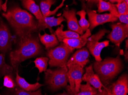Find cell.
Segmentation results:
<instances>
[{"label": "cell", "instance_id": "1", "mask_svg": "<svg viewBox=\"0 0 128 95\" xmlns=\"http://www.w3.org/2000/svg\"><path fill=\"white\" fill-rule=\"evenodd\" d=\"M2 16L13 28L18 39L38 31V22L30 13L18 6L12 7Z\"/></svg>", "mask_w": 128, "mask_h": 95}, {"label": "cell", "instance_id": "2", "mask_svg": "<svg viewBox=\"0 0 128 95\" xmlns=\"http://www.w3.org/2000/svg\"><path fill=\"white\" fill-rule=\"evenodd\" d=\"M18 47L10 54L11 63L14 70L18 69L21 63L39 55L42 52L38 38L32 34L18 39Z\"/></svg>", "mask_w": 128, "mask_h": 95}, {"label": "cell", "instance_id": "3", "mask_svg": "<svg viewBox=\"0 0 128 95\" xmlns=\"http://www.w3.org/2000/svg\"><path fill=\"white\" fill-rule=\"evenodd\" d=\"M123 65L119 56L116 58H108L100 62L96 61L93 68L102 83L107 84L122 70Z\"/></svg>", "mask_w": 128, "mask_h": 95}, {"label": "cell", "instance_id": "4", "mask_svg": "<svg viewBox=\"0 0 128 95\" xmlns=\"http://www.w3.org/2000/svg\"><path fill=\"white\" fill-rule=\"evenodd\" d=\"M74 50L62 42L59 45L48 50L46 55L49 59L50 66L51 67H67L70 55Z\"/></svg>", "mask_w": 128, "mask_h": 95}, {"label": "cell", "instance_id": "5", "mask_svg": "<svg viewBox=\"0 0 128 95\" xmlns=\"http://www.w3.org/2000/svg\"><path fill=\"white\" fill-rule=\"evenodd\" d=\"M68 69L67 67L48 69L44 72L46 84L52 90H57L68 85Z\"/></svg>", "mask_w": 128, "mask_h": 95}, {"label": "cell", "instance_id": "6", "mask_svg": "<svg viewBox=\"0 0 128 95\" xmlns=\"http://www.w3.org/2000/svg\"><path fill=\"white\" fill-rule=\"evenodd\" d=\"M110 32L109 30L105 29H100L96 34L90 36L88 38L86 47L89 49L91 55L94 56L96 61L100 62L102 61L100 57V53L102 49L109 45V41L105 40L100 42L106 33Z\"/></svg>", "mask_w": 128, "mask_h": 95}, {"label": "cell", "instance_id": "7", "mask_svg": "<svg viewBox=\"0 0 128 95\" xmlns=\"http://www.w3.org/2000/svg\"><path fill=\"white\" fill-rule=\"evenodd\" d=\"M84 10H86V13L88 15L89 23H90V31L92 30L95 27L100 25L108 22H114L118 21V18L111 13L100 14L88 8L85 5H83Z\"/></svg>", "mask_w": 128, "mask_h": 95}, {"label": "cell", "instance_id": "8", "mask_svg": "<svg viewBox=\"0 0 128 95\" xmlns=\"http://www.w3.org/2000/svg\"><path fill=\"white\" fill-rule=\"evenodd\" d=\"M110 26L112 31L107 36V38L119 47L121 43L128 37V25L118 23Z\"/></svg>", "mask_w": 128, "mask_h": 95}, {"label": "cell", "instance_id": "9", "mask_svg": "<svg viewBox=\"0 0 128 95\" xmlns=\"http://www.w3.org/2000/svg\"><path fill=\"white\" fill-rule=\"evenodd\" d=\"M68 80L70 86L72 89H75L76 91L78 93L80 91V87L82 81V77L84 70L78 65H72L67 67Z\"/></svg>", "mask_w": 128, "mask_h": 95}, {"label": "cell", "instance_id": "10", "mask_svg": "<svg viewBox=\"0 0 128 95\" xmlns=\"http://www.w3.org/2000/svg\"><path fill=\"white\" fill-rule=\"evenodd\" d=\"M12 37L7 25L0 18V52L5 54L12 49Z\"/></svg>", "mask_w": 128, "mask_h": 95}, {"label": "cell", "instance_id": "11", "mask_svg": "<svg viewBox=\"0 0 128 95\" xmlns=\"http://www.w3.org/2000/svg\"><path fill=\"white\" fill-rule=\"evenodd\" d=\"M90 53L87 48L84 47L75 52L68 61L67 67L72 65H77L84 68L90 62Z\"/></svg>", "mask_w": 128, "mask_h": 95}, {"label": "cell", "instance_id": "12", "mask_svg": "<svg viewBox=\"0 0 128 95\" xmlns=\"http://www.w3.org/2000/svg\"><path fill=\"white\" fill-rule=\"evenodd\" d=\"M76 10L75 9L69 10L66 8L63 10L62 16L64 17L67 22L68 28L69 31L77 33L80 35H83L84 33L82 32L81 28L79 26L77 18L76 17Z\"/></svg>", "mask_w": 128, "mask_h": 95}, {"label": "cell", "instance_id": "13", "mask_svg": "<svg viewBox=\"0 0 128 95\" xmlns=\"http://www.w3.org/2000/svg\"><path fill=\"white\" fill-rule=\"evenodd\" d=\"M112 95H127L128 93V75H122L117 81L109 88Z\"/></svg>", "mask_w": 128, "mask_h": 95}, {"label": "cell", "instance_id": "14", "mask_svg": "<svg viewBox=\"0 0 128 95\" xmlns=\"http://www.w3.org/2000/svg\"><path fill=\"white\" fill-rule=\"evenodd\" d=\"M82 81L88 82L90 85L98 89L100 92L102 91V88H105L100 81L98 76L94 73L92 65L86 68V73L82 76Z\"/></svg>", "mask_w": 128, "mask_h": 95}, {"label": "cell", "instance_id": "15", "mask_svg": "<svg viewBox=\"0 0 128 95\" xmlns=\"http://www.w3.org/2000/svg\"><path fill=\"white\" fill-rule=\"evenodd\" d=\"M66 20L62 16H60L58 18L53 17H44L43 20L38 21L37 28L38 31H44L46 29H49L51 33H53L54 30L52 29L54 26H56L61 25L63 21H66Z\"/></svg>", "mask_w": 128, "mask_h": 95}, {"label": "cell", "instance_id": "16", "mask_svg": "<svg viewBox=\"0 0 128 95\" xmlns=\"http://www.w3.org/2000/svg\"><path fill=\"white\" fill-rule=\"evenodd\" d=\"M91 32L89 29L83 35H80L79 37L64 39L62 42L74 50L75 49H80L85 46L88 41V38L91 36Z\"/></svg>", "mask_w": 128, "mask_h": 95}, {"label": "cell", "instance_id": "17", "mask_svg": "<svg viewBox=\"0 0 128 95\" xmlns=\"http://www.w3.org/2000/svg\"><path fill=\"white\" fill-rule=\"evenodd\" d=\"M16 85L20 88L28 92H34L38 90L39 89L44 85L36 83L34 84H30L27 82L24 78L21 77L18 75V69L16 72Z\"/></svg>", "mask_w": 128, "mask_h": 95}, {"label": "cell", "instance_id": "18", "mask_svg": "<svg viewBox=\"0 0 128 95\" xmlns=\"http://www.w3.org/2000/svg\"><path fill=\"white\" fill-rule=\"evenodd\" d=\"M56 0H42L40 2V10L44 17H49L50 16L56 14L59 9L62 8L64 5V3L65 2V0H63L60 5L57 7L55 10L52 11H50V8L51 6L56 2Z\"/></svg>", "mask_w": 128, "mask_h": 95}, {"label": "cell", "instance_id": "19", "mask_svg": "<svg viewBox=\"0 0 128 95\" xmlns=\"http://www.w3.org/2000/svg\"><path fill=\"white\" fill-rule=\"evenodd\" d=\"M38 35L41 42L45 46V49L47 50L54 48L59 44V41L55 33H52L50 35L44 32L43 35L39 33Z\"/></svg>", "mask_w": 128, "mask_h": 95}, {"label": "cell", "instance_id": "20", "mask_svg": "<svg viewBox=\"0 0 128 95\" xmlns=\"http://www.w3.org/2000/svg\"><path fill=\"white\" fill-rule=\"evenodd\" d=\"M22 5L26 9L30 12L36 16L38 21H41L44 18L39 6L36 5L33 0H24L22 1Z\"/></svg>", "mask_w": 128, "mask_h": 95}, {"label": "cell", "instance_id": "21", "mask_svg": "<svg viewBox=\"0 0 128 95\" xmlns=\"http://www.w3.org/2000/svg\"><path fill=\"white\" fill-rule=\"evenodd\" d=\"M98 6V11L99 13L103 12L104 11H109L110 13L118 17V12L116 7V4H112L110 2H107L102 0H100Z\"/></svg>", "mask_w": 128, "mask_h": 95}, {"label": "cell", "instance_id": "22", "mask_svg": "<svg viewBox=\"0 0 128 95\" xmlns=\"http://www.w3.org/2000/svg\"><path fill=\"white\" fill-rule=\"evenodd\" d=\"M64 27L63 25H61L60 27L58 28L54 33L60 42H62L64 39L78 38L80 36V34L71 31H63Z\"/></svg>", "mask_w": 128, "mask_h": 95}, {"label": "cell", "instance_id": "23", "mask_svg": "<svg viewBox=\"0 0 128 95\" xmlns=\"http://www.w3.org/2000/svg\"><path fill=\"white\" fill-rule=\"evenodd\" d=\"M5 55L0 54V77L6 75H12L14 69L5 62Z\"/></svg>", "mask_w": 128, "mask_h": 95}, {"label": "cell", "instance_id": "24", "mask_svg": "<svg viewBox=\"0 0 128 95\" xmlns=\"http://www.w3.org/2000/svg\"><path fill=\"white\" fill-rule=\"evenodd\" d=\"M12 90L7 93L6 95H43L40 89L34 92H28L22 89L17 85Z\"/></svg>", "mask_w": 128, "mask_h": 95}, {"label": "cell", "instance_id": "25", "mask_svg": "<svg viewBox=\"0 0 128 95\" xmlns=\"http://www.w3.org/2000/svg\"><path fill=\"white\" fill-rule=\"evenodd\" d=\"M86 85H80V91L77 93L78 95H96L98 90L90 85L88 82Z\"/></svg>", "mask_w": 128, "mask_h": 95}, {"label": "cell", "instance_id": "26", "mask_svg": "<svg viewBox=\"0 0 128 95\" xmlns=\"http://www.w3.org/2000/svg\"><path fill=\"white\" fill-rule=\"evenodd\" d=\"M87 14L84 10H82L78 11L76 13V15L80 16V20L78 22L79 26L81 28L83 32H85L88 29H89L90 27V23L89 21L86 20V16Z\"/></svg>", "mask_w": 128, "mask_h": 95}, {"label": "cell", "instance_id": "27", "mask_svg": "<svg viewBox=\"0 0 128 95\" xmlns=\"http://www.w3.org/2000/svg\"><path fill=\"white\" fill-rule=\"evenodd\" d=\"M49 60V59L47 57H40L37 58L34 61L36 67L38 69L39 73L46 71Z\"/></svg>", "mask_w": 128, "mask_h": 95}, {"label": "cell", "instance_id": "28", "mask_svg": "<svg viewBox=\"0 0 128 95\" xmlns=\"http://www.w3.org/2000/svg\"><path fill=\"white\" fill-rule=\"evenodd\" d=\"M4 86L9 89H14L16 84L13 78L12 75H6L4 78Z\"/></svg>", "mask_w": 128, "mask_h": 95}, {"label": "cell", "instance_id": "29", "mask_svg": "<svg viewBox=\"0 0 128 95\" xmlns=\"http://www.w3.org/2000/svg\"><path fill=\"white\" fill-rule=\"evenodd\" d=\"M116 6L118 14L124 15L128 13V5L126 4L125 0L122 2L116 4Z\"/></svg>", "mask_w": 128, "mask_h": 95}, {"label": "cell", "instance_id": "30", "mask_svg": "<svg viewBox=\"0 0 128 95\" xmlns=\"http://www.w3.org/2000/svg\"><path fill=\"white\" fill-rule=\"evenodd\" d=\"M118 18L121 23L128 25V13L124 15L119 14Z\"/></svg>", "mask_w": 128, "mask_h": 95}, {"label": "cell", "instance_id": "31", "mask_svg": "<svg viewBox=\"0 0 128 95\" xmlns=\"http://www.w3.org/2000/svg\"><path fill=\"white\" fill-rule=\"evenodd\" d=\"M96 95H112L109 88H104L101 92L98 91V93Z\"/></svg>", "mask_w": 128, "mask_h": 95}, {"label": "cell", "instance_id": "32", "mask_svg": "<svg viewBox=\"0 0 128 95\" xmlns=\"http://www.w3.org/2000/svg\"><path fill=\"white\" fill-rule=\"evenodd\" d=\"M66 91L67 93L69 95H78L75 89H72L70 85H67L66 86Z\"/></svg>", "mask_w": 128, "mask_h": 95}, {"label": "cell", "instance_id": "33", "mask_svg": "<svg viewBox=\"0 0 128 95\" xmlns=\"http://www.w3.org/2000/svg\"><path fill=\"white\" fill-rule=\"evenodd\" d=\"M124 1V0H109V2L113 4L114 3H120Z\"/></svg>", "mask_w": 128, "mask_h": 95}, {"label": "cell", "instance_id": "34", "mask_svg": "<svg viewBox=\"0 0 128 95\" xmlns=\"http://www.w3.org/2000/svg\"><path fill=\"white\" fill-rule=\"evenodd\" d=\"M6 2H7L2 5V8L3 10H4L5 12L7 11V10H7V6H6Z\"/></svg>", "mask_w": 128, "mask_h": 95}, {"label": "cell", "instance_id": "35", "mask_svg": "<svg viewBox=\"0 0 128 95\" xmlns=\"http://www.w3.org/2000/svg\"><path fill=\"white\" fill-rule=\"evenodd\" d=\"M125 59L128 61V50H126L125 54Z\"/></svg>", "mask_w": 128, "mask_h": 95}, {"label": "cell", "instance_id": "36", "mask_svg": "<svg viewBox=\"0 0 128 95\" xmlns=\"http://www.w3.org/2000/svg\"><path fill=\"white\" fill-rule=\"evenodd\" d=\"M55 95H69L67 93L66 91H64L62 93L59 94H56Z\"/></svg>", "mask_w": 128, "mask_h": 95}, {"label": "cell", "instance_id": "37", "mask_svg": "<svg viewBox=\"0 0 128 95\" xmlns=\"http://www.w3.org/2000/svg\"><path fill=\"white\" fill-rule=\"evenodd\" d=\"M126 50H128V39L126 40Z\"/></svg>", "mask_w": 128, "mask_h": 95}, {"label": "cell", "instance_id": "38", "mask_svg": "<svg viewBox=\"0 0 128 95\" xmlns=\"http://www.w3.org/2000/svg\"><path fill=\"white\" fill-rule=\"evenodd\" d=\"M2 0H0V11H1L2 10Z\"/></svg>", "mask_w": 128, "mask_h": 95}]
</instances>
